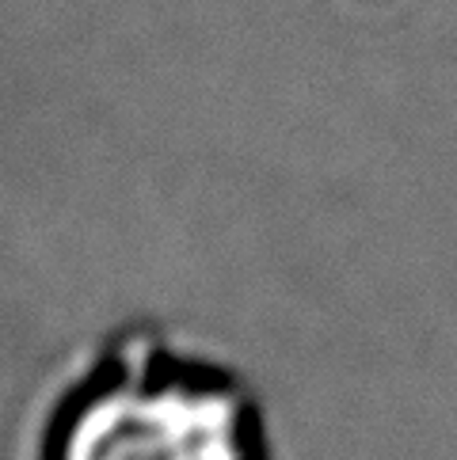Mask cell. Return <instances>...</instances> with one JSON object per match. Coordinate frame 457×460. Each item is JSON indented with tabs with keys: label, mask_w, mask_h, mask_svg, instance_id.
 <instances>
[{
	"label": "cell",
	"mask_w": 457,
	"mask_h": 460,
	"mask_svg": "<svg viewBox=\"0 0 457 460\" xmlns=\"http://www.w3.org/2000/svg\"><path fill=\"white\" fill-rule=\"evenodd\" d=\"M35 460H274L267 403L233 361L130 320L65 376L35 430Z\"/></svg>",
	"instance_id": "cell-1"
}]
</instances>
